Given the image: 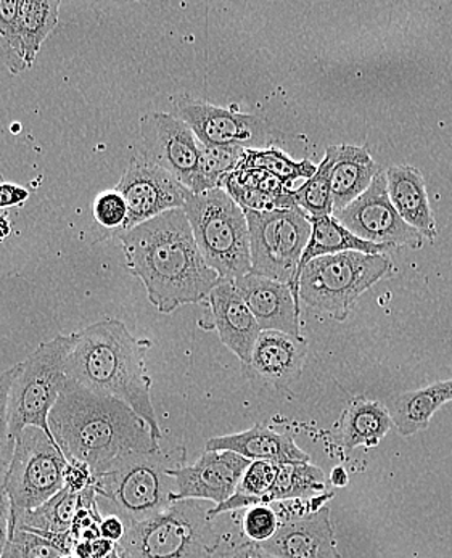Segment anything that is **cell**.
<instances>
[{
  "label": "cell",
  "instance_id": "cell-20",
  "mask_svg": "<svg viewBox=\"0 0 452 558\" xmlns=\"http://www.w3.org/2000/svg\"><path fill=\"white\" fill-rule=\"evenodd\" d=\"M205 451H231L242 458L274 463L309 462V456L295 445L289 435L274 432L268 425L256 424L235 435L208 439Z\"/></svg>",
  "mask_w": 452,
  "mask_h": 558
},
{
  "label": "cell",
  "instance_id": "cell-37",
  "mask_svg": "<svg viewBox=\"0 0 452 558\" xmlns=\"http://www.w3.org/2000/svg\"><path fill=\"white\" fill-rule=\"evenodd\" d=\"M279 530V517L274 510L266 506H256L246 512L244 531L246 537L255 543H265Z\"/></svg>",
  "mask_w": 452,
  "mask_h": 558
},
{
  "label": "cell",
  "instance_id": "cell-35",
  "mask_svg": "<svg viewBox=\"0 0 452 558\" xmlns=\"http://www.w3.org/2000/svg\"><path fill=\"white\" fill-rule=\"evenodd\" d=\"M22 0H0V37L5 47L7 70L12 74L26 71L20 60L19 49H16V25H19V13Z\"/></svg>",
  "mask_w": 452,
  "mask_h": 558
},
{
  "label": "cell",
  "instance_id": "cell-19",
  "mask_svg": "<svg viewBox=\"0 0 452 558\" xmlns=\"http://www.w3.org/2000/svg\"><path fill=\"white\" fill-rule=\"evenodd\" d=\"M308 356V341L303 337L265 330L256 341L249 367L276 387H289L298 380Z\"/></svg>",
  "mask_w": 452,
  "mask_h": 558
},
{
  "label": "cell",
  "instance_id": "cell-27",
  "mask_svg": "<svg viewBox=\"0 0 452 558\" xmlns=\"http://www.w3.org/2000/svg\"><path fill=\"white\" fill-rule=\"evenodd\" d=\"M326 492V475L309 462L279 463L278 476L261 506L280 500L305 499Z\"/></svg>",
  "mask_w": 452,
  "mask_h": 558
},
{
  "label": "cell",
  "instance_id": "cell-7",
  "mask_svg": "<svg viewBox=\"0 0 452 558\" xmlns=\"http://www.w3.org/2000/svg\"><path fill=\"white\" fill-rule=\"evenodd\" d=\"M76 333L57 335L39 344L35 353L20 362V371L9 395V429L16 436L28 427L42 429L53 439L49 415L66 388L65 364Z\"/></svg>",
  "mask_w": 452,
  "mask_h": 558
},
{
  "label": "cell",
  "instance_id": "cell-44",
  "mask_svg": "<svg viewBox=\"0 0 452 558\" xmlns=\"http://www.w3.org/2000/svg\"><path fill=\"white\" fill-rule=\"evenodd\" d=\"M73 556L77 558H93V543L80 541V543L74 546Z\"/></svg>",
  "mask_w": 452,
  "mask_h": 558
},
{
  "label": "cell",
  "instance_id": "cell-39",
  "mask_svg": "<svg viewBox=\"0 0 452 558\" xmlns=\"http://www.w3.org/2000/svg\"><path fill=\"white\" fill-rule=\"evenodd\" d=\"M215 558H276L262 549L261 544L255 541L231 544L221 539Z\"/></svg>",
  "mask_w": 452,
  "mask_h": 558
},
{
  "label": "cell",
  "instance_id": "cell-14",
  "mask_svg": "<svg viewBox=\"0 0 452 558\" xmlns=\"http://www.w3.org/2000/svg\"><path fill=\"white\" fill-rule=\"evenodd\" d=\"M179 118L191 126L198 142L208 147H241L259 150L268 138L266 121L256 114L216 107L208 101L179 99Z\"/></svg>",
  "mask_w": 452,
  "mask_h": 558
},
{
  "label": "cell",
  "instance_id": "cell-32",
  "mask_svg": "<svg viewBox=\"0 0 452 558\" xmlns=\"http://www.w3.org/2000/svg\"><path fill=\"white\" fill-rule=\"evenodd\" d=\"M19 371L20 362L0 374V485H3V478H5L7 470H9L10 462H12L13 451H15L16 439L10 435L7 409H9L10 388H12Z\"/></svg>",
  "mask_w": 452,
  "mask_h": 558
},
{
  "label": "cell",
  "instance_id": "cell-3",
  "mask_svg": "<svg viewBox=\"0 0 452 558\" xmlns=\"http://www.w3.org/2000/svg\"><path fill=\"white\" fill-rule=\"evenodd\" d=\"M49 427L66 460L87 463L94 475L123 456L160 448L147 422L126 402L69 381L50 412Z\"/></svg>",
  "mask_w": 452,
  "mask_h": 558
},
{
  "label": "cell",
  "instance_id": "cell-33",
  "mask_svg": "<svg viewBox=\"0 0 452 558\" xmlns=\"http://www.w3.org/2000/svg\"><path fill=\"white\" fill-rule=\"evenodd\" d=\"M93 216L100 228L113 230L118 235L126 225L130 209H127L126 199L120 191L108 189L94 198Z\"/></svg>",
  "mask_w": 452,
  "mask_h": 558
},
{
  "label": "cell",
  "instance_id": "cell-29",
  "mask_svg": "<svg viewBox=\"0 0 452 558\" xmlns=\"http://www.w3.org/2000/svg\"><path fill=\"white\" fill-rule=\"evenodd\" d=\"M244 154L245 148L241 147H208L201 144L197 179L192 194L198 195L224 187L225 179L241 165Z\"/></svg>",
  "mask_w": 452,
  "mask_h": 558
},
{
  "label": "cell",
  "instance_id": "cell-45",
  "mask_svg": "<svg viewBox=\"0 0 452 558\" xmlns=\"http://www.w3.org/2000/svg\"><path fill=\"white\" fill-rule=\"evenodd\" d=\"M332 478L333 485L337 486V488H342V486L349 485V475H346L345 470L342 469V466H337L335 470L332 472Z\"/></svg>",
  "mask_w": 452,
  "mask_h": 558
},
{
  "label": "cell",
  "instance_id": "cell-8",
  "mask_svg": "<svg viewBox=\"0 0 452 558\" xmlns=\"http://www.w3.org/2000/svg\"><path fill=\"white\" fill-rule=\"evenodd\" d=\"M393 269L384 255L345 252L306 264L300 277V300L343 323L363 293Z\"/></svg>",
  "mask_w": 452,
  "mask_h": 558
},
{
  "label": "cell",
  "instance_id": "cell-34",
  "mask_svg": "<svg viewBox=\"0 0 452 558\" xmlns=\"http://www.w3.org/2000/svg\"><path fill=\"white\" fill-rule=\"evenodd\" d=\"M3 556L9 558H63L66 556L52 541L29 533V531L13 527L12 537Z\"/></svg>",
  "mask_w": 452,
  "mask_h": 558
},
{
  "label": "cell",
  "instance_id": "cell-17",
  "mask_svg": "<svg viewBox=\"0 0 452 558\" xmlns=\"http://www.w3.org/2000/svg\"><path fill=\"white\" fill-rule=\"evenodd\" d=\"M212 326L222 343L245 365L252 364V354L261 327L235 287L234 280H222L208 296Z\"/></svg>",
  "mask_w": 452,
  "mask_h": 558
},
{
  "label": "cell",
  "instance_id": "cell-31",
  "mask_svg": "<svg viewBox=\"0 0 452 558\" xmlns=\"http://www.w3.org/2000/svg\"><path fill=\"white\" fill-rule=\"evenodd\" d=\"M222 189L234 198V202L237 203L244 211L266 213L276 211V209L298 208L295 198H293V194H266V192L256 191V189L244 187V185L229 181V179H225L224 187Z\"/></svg>",
  "mask_w": 452,
  "mask_h": 558
},
{
  "label": "cell",
  "instance_id": "cell-36",
  "mask_svg": "<svg viewBox=\"0 0 452 558\" xmlns=\"http://www.w3.org/2000/svg\"><path fill=\"white\" fill-rule=\"evenodd\" d=\"M229 181L237 182L244 187L256 189V191L266 192L272 195H290L293 194L292 189L286 182L280 181L271 172L262 171V169L241 168L239 166L232 174L228 175ZM225 182V181H224Z\"/></svg>",
  "mask_w": 452,
  "mask_h": 558
},
{
  "label": "cell",
  "instance_id": "cell-1",
  "mask_svg": "<svg viewBox=\"0 0 452 558\" xmlns=\"http://www.w3.org/2000/svg\"><path fill=\"white\" fill-rule=\"evenodd\" d=\"M118 239L127 269L161 314L201 303L222 282L201 256L184 209L163 213Z\"/></svg>",
  "mask_w": 452,
  "mask_h": 558
},
{
  "label": "cell",
  "instance_id": "cell-15",
  "mask_svg": "<svg viewBox=\"0 0 452 558\" xmlns=\"http://www.w3.org/2000/svg\"><path fill=\"white\" fill-rule=\"evenodd\" d=\"M252 460L231 451H205L192 463L171 469L168 475L174 480L175 492L170 494L171 504L181 500H211L215 506L224 504L237 492L239 483Z\"/></svg>",
  "mask_w": 452,
  "mask_h": 558
},
{
  "label": "cell",
  "instance_id": "cell-25",
  "mask_svg": "<svg viewBox=\"0 0 452 558\" xmlns=\"http://www.w3.org/2000/svg\"><path fill=\"white\" fill-rule=\"evenodd\" d=\"M60 0H22L16 25V49L25 70L39 56L40 47L59 23Z\"/></svg>",
  "mask_w": 452,
  "mask_h": 558
},
{
  "label": "cell",
  "instance_id": "cell-30",
  "mask_svg": "<svg viewBox=\"0 0 452 558\" xmlns=\"http://www.w3.org/2000/svg\"><path fill=\"white\" fill-rule=\"evenodd\" d=\"M239 166L271 172L289 185L298 181V179H311L317 171V166L313 165L311 161L292 160L289 155L283 154L282 150L276 147L245 150L244 158H242Z\"/></svg>",
  "mask_w": 452,
  "mask_h": 558
},
{
  "label": "cell",
  "instance_id": "cell-4",
  "mask_svg": "<svg viewBox=\"0 0 452 558\" xmlns=\"http://www.w3.org/2000/svg\"><path fill=\"white\" fill-rule=\"evenodd\" d=\"M185 463V449L133 452L114 460L103 472L94 475L97 497L108 500L113 515L126 526L139 525L170 509L171 469Z\"/></svg>",
  "mask_w": 452,
  "mask_h": 558
},
{
  "label": "cell",
  "instance_id": "cell-21",
  "mask_svg": "<svg viewBox=\"0 0 452 558\" xmlns=\"http://www.w3.org/2000/svg\"><path fill=\"white\" fill-rule=\"evenodd\" d=\"M388 197L406 225L433 242L437 222L428 199L424 175L414 166L398 165L387 171Z\"/></svg>",
  "mask_w": 452,
  "mask_h": 558
},
{
  "label": "cell",
  "instance_id": "cell-12",
  "mask_svg": "<svg viewBox=\"0 0 452 558\" xmlns=\"http://www.w3.org/2000/svg\"><path fill=\"white\" fill-rule=\"evenodd\" d=\"M343 228L353 232L366 242L388 246L422 245L420 232L411 228L398 215L388 197L387 174L380 171L374 179L370 187L359 198L350 203L342 211L333 213Z\"/></svg>",
  "mask_w": 452,
  "mask_h": 558
},
{
  "label": "cell",
  "instance_id": "cell-5",
  "mask_svg": "<svg viewBox=\"0 0 452 558\" xmlns=\"http://www.w3.org/2000/svg\"><path fill=\"white\" fill-rule=\"evenodd\" d=\"M184 211L201 256L221 280L252 272L248 221L224 189L192 194Z\"/></svg>",
  "mask_w": 452,
  "mask_h": 558
},
{
  "label": "cell",
  "instance_id": "cell-9",
  "mask_svg": "<svg viewBox=\"0 0 452 558\" xmlns=\"http://www.w3.org/2000/svg\"><path fill=\"white\" fill-rule=\"evenodd\" d=\"M249 230L252 272L292 287L313 226L302 208L244 211Z\"/></svg>",
  "mask_w": 452,
  "mask_h": 558
},
{
  "label": "cell",
  "instance_id": "cell-28",
  "mask_svg": "<svg viewBox=\"0 0 452 558\" xmlns=\"http://www.w3.org/2000/svg\"><path fill=\"white\" fill-rule=\"evenodd\" d=\"M337 145L327 147L326 158L322 163L317 166L316 174L305 182L302 187L293 191L296 206L302 208L309 218H322V216L333 215L332 198V174L333 163H335Z\"/></svg>",
  "mask_w": 452,
  "mask_h": 558
},
{
  "label": "cell",
  "instance_id": "cell-43",
  "mask_svg": "<svg viewBox=\"0 0 452 558\" xmlns=\"http://www.w3.org/2000/svg\"><path fill=\"white\" fill-rule=\"evenodd\" d=\"M114 550H117V544L103 537L93 543V558H110Z\"/></svg>",
  "mask_w": 452,
  "mask_h": 558
},
{
  "label": "cell",
  "instance_id": "cell-11",
  "mask_svg": "<svg viewBox=\"0 0 452 558\" xmlns=\"http://www.w3.org/2000/svg\"><path fill=\"white\" fill-rule=\"evenodd\" d=\"M114 189L123 194L130 209L126 225L120 233L130 232L163 213L184 209L185 202L192 195L170 172L148 160L144 151L131 157L126 171Z\"/></svg>",
  "mask_w": 452,
  "mask_h": 558
},
{
  "label": "cell",
  "instance_id": "cell-13",
  "mask_svg": "<svg viewBox=\"0 0 452 558\" xmlns=\"http://www.w3.org/2000/svg\"><path fill=\"white\" fill-rule=\"evenodd\" d=\"M142 151L192 192L200 161V142L185 121L164 111L141 118Z\"/></svg>",
  "mask_w": 452,
  "mask_h": 558
},
{
  "label": "cell",
  "instance_id": "cell-26",
  "mask_svg": "<svg viewBox=\"0 0 452 558\" xmlns=\"http://www.w3.org/2000/svg\"><path fill=\"white\" fill-rule=\"evenodd\" d=\"M451 401L452 380L437 381L430 387L398 396L391 418L401 436H411L427 428L435 412Z\"/></svg>",
  "mask_w": 452,
  "mask_h": 558
},
{
  "label": "cell",
  "instance_id": "cell-24",
  "mask_svg": "<svg viewBox=\"0 0 452 558\" xmlns=\"http://www.w3.org/2000/svg\"><path fill=\"white\" fill-rule=\"evenodd\" d=\"M391 425L393 418L382 402L356 399L343 414L337 438L346 451H353L357 446L376 448Z\"/></svg>",
  "mask_w": 452,
  "mask_h": 558
},
{
  "label": "cell",
  "instance_id": "cell-47",
  "mask_svg": "<svg viewBox=\"0 0 452 558\" xmlns=\"http://www.w3.org/2000/svg\"><path fill=\"white\" fill-rule=\"evenodd\" d=\"M0 62L5 63V47H3L2 37H0Z\"/></svg>",
  "mask_w": 452,
  "mask_h": 558
},
{
  "label": "cell",
  "instance_id": "cell-38",
  "mask_svg": "<svg viewBox=\"0 0 452 558\" xmlns=\"http://www.w3.org/2000/svg\"><path fill=\"white\" fill-rule=\"evenodd\" d=\"M93 482L94 473L87 463L80 462V460H69L63 489L74 494L84 493L93 486Z\"/></svg>",
  "mask_w": 452,
  "mask_h": 558
},
{
  "label": "cell",
  "instance_id": "cell-16",
  "mask_svg": "<svg viewBox=\"0 0 452 558\" xmlns=\"http://www.w3.org/2000/svg\"><path fill=\"white\" fill-rule=\"evenodd\" d=\"M262 549L276 558H342L330 523V507L283 520Z\"/></svg>",
  "mask_w": 452,
  "mask_h": 558
},
{
  "label": "cell",
  "instance_id": "cell-48",
  "mask_svg": "<svg viewBox=\"0 0 452 558\" xmlns=\"http://www.w3.org/2000/svg\"><path fill=\"white\" fill-rule=\"evenodd\" d=\"M63 558H77V557L73 556V554H66V556H63Z\"/></svg>",
  "mask_w": 452,
  "mask_h": 558
},
{
  "label": "cell",
  "instance_id": "cell-42",
  "mask_svg": "<svg viewBox=\"0 0 452 558\" xmlns=\"http://www.w3.org/2000/svg\"><path fill=\"white\" fill-rule=\"evenodd\" d=\"M126 531V523L117 515L105 517L102 523H100V534H102L103 539L111 541L114 544L121 543Z\"/></svg>",
  "mask_w": 452,
  "mask_h": 558
},
{
  "label": "cell",
  "instance_id": "cell-46",
  "mask_svg": "<svg viewBox=\"0 0 452 558\" xmlns=\"http://www.w3.org/2000/svg\"><path fill=\"white\" fill-rule=\"evenodd\" d=\"M10 233H12V222L5 213H0V242H3Z\"/></svg>",
  "mask_w": 452,
  "mask_h": 558
},
{
  "label": "cell",
  "instance_id": "cell-6",
  "mask_svg": "<svg viewBox=\"0 0 452 558\" xmlns=\"http://www.w3.org/2000/svg\"><path fill=\"white\" fill-rule=\"evenodd\" d=\"M221 536L198 500L173 502L155 519L127 527L121 558H215Z\"/></svg>",
  "mask_w": 452,
  "mask_h": 558
},
{
  "label": "cell",
  "instance_id": "cell-18",
  "mask_svg": "<svg viewBox=\"0 0 452 558\" xmlns=\"http://www.w3.org/2000/svg\"><path fill=\"white\" fill-rule=\"evenodd\" d=\"M234 283L262 331L276 330L302 337L300 306L286 283L276 282L253 272L239 277Z\"/></svg>",
  "mask_w": 452,
  "mask_h": 558
},
{
  "label": "cell",
  "instance_id": "cell-22",
  "mask_svg": "<svg viewBox=\"0 0 452 558\" xmlns=\"http://www.w3.org/2000/svg\"><path fill=\"white\" fill-rule=\"evenodd\" d=\"M313 226L311 239L303 253L300 262L298 272H296L295 282L290 287L295 303H302L300 300V277L306 264L313 259L322 258V256L339 255L345 252H359L366 255H383L388 252V246L376 245V243L366 242L354 235L349 229L340 225L335 216H322V218H309Z\"/></svg>",
  "mask_w": 452,
  "mask_h": 558
},
{
  "label": "cell",
  "instance_id": "cell-23",
  "mask_svg": "<svg viewBox=\"0 0 452 558\" xmlns=\"http://www.w3.org/2000/svg\"><path fill=\"white\" fill-rule=\"evenodd\" d=\"M380 171L382 168L374 161L366 147L337 145L335 163L330 174L333 213L342 211L350 203L359 198Z\"/></svg>",
  "mask_w": 452,
  "mask_h": 558
},
{
  "label": "cell",
  "instance_id": "cell-10",
  "mask_svg": "<svg viewBox=\"0 0 452 558\" xmlns=\"http://www.w3.org/2000/svg\"><path fill=\"white\" fill-rule=\"evenodd\" d=\"M66 460L56 439L40 428L28 427L16 436L12 462L3 488L16 512H29L62 492Z\"/></svg>",
  "mask_w": 452,
  "mask_h": 558
},
{
  "label": "cell",
  "instance_id": "cell-2",
  "mask_svg": "<svg viewBox=\"0 0 452 558\" xmlns=\"http://www.w3.org/2000/svg\"><path fill=\"white\" fill-rule=\"evenodd\" d=\"M151 348L154 341L134 337L121 320H99L76 331L65 374L71 385L126 402L160 441L161 429L151 402L154 380L145 364Z\"/></svg>",
  "mask_w": 452,
  "mask_h": 558
},
{
  "label": "cell",
  "instance_id": "cell-41",
  "mask_svg": "<svg viewBox=\"0 0 452 558\" xmlns=\"http://www.w3.org/2000/svg\"><path fill=\"white\" fill-rule=\"evenodd\" d=\"M29 198V192L22 185L10 184L0 175V209L22 206Z\"/></svg>",
  "mask_w": 452,
  "mask_h": 558
},
{
  "label": "cell",
  "instance_id": "cell-40",
  "mask_svg": "<svg viewBox=\"0 0 452 558\" xmlns=\"http://www.w3.org/2000/svg\"><path fill=\"white\" fill-rule=\"evenodd\" d=\"M13 506L3 485H0V558L9 546L13 534Z\"/></svg>",
  "mask_w": 452,
  "mask_h": 558
}]
</instances>
